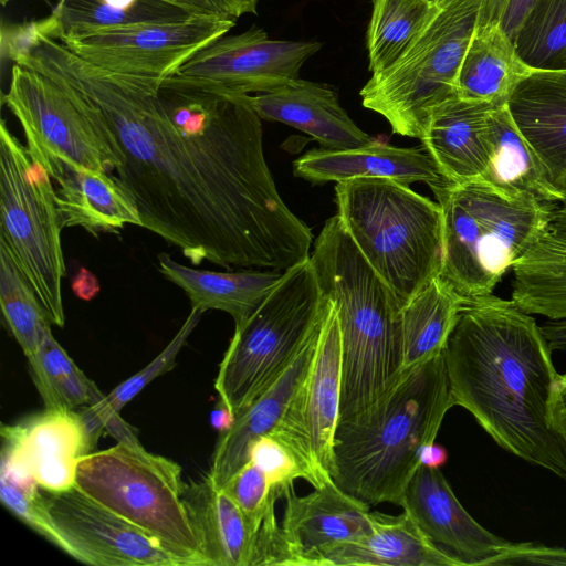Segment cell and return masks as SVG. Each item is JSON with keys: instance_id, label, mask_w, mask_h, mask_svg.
I'll list each match as a JSON object with an SVG mask.
<instances>
[{"instance_id": "obj_2", "label": "cell", "mask_w": 566, "mask_h": 566, "mask_svg": "<svg viewBox=\"0 0 566 566\" xmlns=\"http://www.w3.org/2000/svg\"><path fill=\"white\" fill-rule=\"evenodd\" d=\"M454 406L505 451L566 481V406L532 314L492 294L465 300L443 349Z\"/></svg>"}, {"instance_id": "obj_20", "label": "cell", "mask_w": 566, "mask_h": 566, "mask_svg": "<svg viewBox=\"0 0 566 566\" xmlns=\"http://www.w3.org/2000/svg\"><path fill=\"white\" fill-rule=\"evenodd\" d=\"M261 119L302 130L327 149H349L373 138L342 107L336 90L325 83L296 78L269 93L250 95Z\"/></svg>"}, {"instance_id": "obj_19", "label": "cell", "mask_w": 566, "mask_h": 566, "mask_svg": "<svg viewBox=\"0 0 566 566\" xmlns=\"http://www.w3.org/2000/svg\"><path fill=\"white\" fill-rule=\"evenodd\" d=\"M319 329L290 365L234 417L230 428L221 432L207 475L216 486L223 488L250 461L252 443L283 420L307 374Z\"/></svg>"}, {"instance_id": "obj_41", "label": "cell", "mask_w": 566, "mask_h": 566, "mask_svg": "<svg viewBox=\"0 0 566 566\" xmlns=\"http://www.w3.org/2000/svg\"><path fill=\"white\" fill-rule=\"evenodd\" d=\"M62 31L57 13L52 9L51 13L41 20L13 27L1 28V55L17 62L43 38H59Z\"/></svg>"}, {"instance_id": "obj_48", "label": "cell", "mask_w": 566, "mask_h": 566, "mask_svg": "<svg viewBox=\"0 0 566 566\" xmlns=\"http://www.w3.org/2000/svg\"><path fill=\"white\" fill-rule=\"evenodd\" d=\"M447 1L448 0H434L438 6H441ZM506 3L507 0H483L478 25L500 23Z\"/></svg>"}, {"instance_id": "obj_14", "label": "cell", "mask_w": 566, "mask_h": 566, "mask_svg": "<svg viewBox=\"0 0 566 566\" xmlns=\"http://www.w3.org/2000/svg\"><path fill=\"white\" fill-rule=\"evenodd\" d=\"M74 551V559L95 566H196L176 549L106 509L75 485L40 489Z\"/></svg>"}, {"instance_id": "obj_52", "label": "cell", "mask_w": 566, "mask_h": 566, "mask_svg": "<svg viewBox=\"0 0 566 566\" xmlns=\"http://www.w3.org/2000/svg\"><path fill=\"white\" fill-rule=\"evenodd\" d=\"M560 387H562V395L563 399L566 406V373L560 375Z\"/></svg>"}, {"instance_id": "obj_33", "label": "cell", "mask_w": 566, "mask_h": 566, "mask_svg": "<svg viewBox=\"0 0 566 566\" xmlns=\"http://www.w3.org/2000/svg\"><path fill=\"white\" fill-rule=\"evenodd\" d=\"M28 365L45 409L75 410L92 406L105 396L57 343L51 329Z\"/></svg>"}, {"instance_id": "obj_17", "label": "cell", "mask_w": 566, "mask_h": 566, "mask_svg": "<svg viewBox=\"0 0 566 566\" xmlns=\"http://www.w3.org/2000/svg\"><path fill=\"white\" fill-rule=\"evenodd\" d=\"M401 507L433 545L463 566L489 565L510 543L475 521L441 471L424 463L407 484Z\"/></svg>"}, {"instance_id": "obj_13", "label": "cell", "mask_w": 566, "mask_h": 566, "mask_svg": "<svg viewBox=\"0 0 566 566\" xmlns=\"http://www.w3.org/2000/svg\"><path fill=\"white\" fill-rule=\"evenodd\" d=\"M321 48L317 41L272 40L252 25L206 45L163 84L235 95L269 93L298 78Z\"/></svg>"}, {"instance_id": "obj_36", "label": "cell", "mask_w": 566, "mask_h": 566, "mask_svg": "<svg viewBox=\"0 0 566 566\" xmlns=\"http://www.w3.org/2000/svg\"><path fill=\"white\" fill-rule=\"evenodd\" d=\"M512 41L532 69H562L566 57V0H537Z\"/></svg>"}, {"instance_id": "obj_7", "label": "cell", "mask_w": 566, "mask_h": 566, "mask_svg": "<svg viewBox=\"0 0 566 566\" xmlns=\"http://www.w3.org/2000/svg\"><path fill=\"white\" fill-rule=\"evenodd\" d=\"M329 304L307 259L285 270L263 303L235 324L214 381L220 402L233 418L318 332Z\"/></svg>"}, {"instance_id": "obj_45", "label": "cell", "mask_w": 566, "mask_h": 566, "mask_svg": "<svg viewBox=\"0 0 566 566\" xmlns=\"http://www.w3.org/2000/svg\"><path fill=\"white\" fill-rule=\"evenodd\" d=\"M72 290L78 298L91 301L98 294L99 283L91 271L81 268L72 280Z\"/></svg>"}, {"instance_id": "obj_15", "label": "cell", "mask_w": 566, "mask_h": 566, "mask_svg": "<svg viewBox=\"0 0 566 566\" xmlns=\"http://www.w3.org/2000/svg\"><path fill=\"white\" fill-rule=\"evenodd\" d=\"M340 390L342 337L337 311L331 302L307 374L283 420L273 430L324 479H332Z\"/></svg>"}, {"instance_id": "obj_40", "label": "cell", "mask_w": 566, "mask_h": 566, "mask_svg": "<svg viewBox=\"0 0 566 566\" xmlns=\"http://www.w3.org/2000/svg\"><path fill=\"white\" fill-rule=\"evenodd\" d=\"M223 489L239 506L251 530L259 536L264 522L275 514L274 504L281 497L265 473L249 461L231 476Z\"/></svg>"}, {"instance_id": "obj_35", "label": "cell", "mask_w": 566, "mask_h": 566, "mask_svg": "<svg viewBox=\"0 0 566 566\" xmlns=\"http://www.w3.org/2000/svg\"><path fill=\"white\" fill-rule=\"evenodd\" d=\"M53 10L61 21V34L196 17L168 0H138L125 9L111 7L101 0H59Z\"/></svg>"}, {"instance_id": "obj_26", "label": "cell", "mask_w": 566, "mask_h": 566, "mask_svg": "<svg viewBox=\"0 0 566 566\" xmlns=\"http://www.w3.org/2000/svg\"><path fill=\"white\" fill-rule=\"evenodd\" d=\"M182 497L209 566H259V536L223 488L207 476Z\"/></svg>"}, {"instance_id": "obj_51", "label": "cell", "mask_w": 566, "mask_h": 566, "mask_svg": "<svg viewBox=\"0 0 566 566\" xmlns=\"http://www.w3.org/2000/svg\"><path fill=\"white\" fill-rule=\"evenodd\" d=\"M101 1H103L104 3H106L111 7L118 8V9L130 8L138 2V0H101Z\"/></svg>"}, {"instance_id": "obj_27", "label": "cell", "mask_w": 566, "mask_h": 566, "mask_svg": "<svg viewBox=\"0 0 566 566\" xmlns=\"http://www.w3.org/2000/svg\"><path fill=\"white\" fill-rule=\"evenodd\" d=\"M491 156L476 179L507 200L535 199L556 203L563 191L551 180L542 161L516 127L506 104L495 106L488 118Z\"/></svg>"}, {"instance_id": "obj_44", "label": "cell", "mask_w": 566, "mask_h": 566, "mask_svg": "<svg viewBox=\"0 0 566 566\" xmlns=\"http://www.w3.org/2000/svg\"><path fill=\"white\" fill-rule=\"evenodd\" d=\"M537 0H507L500 25L513 40L525 17Z\"/></svg>"}, {"instance_id": "obj_46", "label": "cell", "mask_w": 566, "mask_h": 566, "mask_svg": "<svg viewBox=\"0 0 566 566\" xmlns=\"http://www.w3.org/2000/svg\"><path fill=\"white\" fill-rule=\"evenodd\" d=\"M541 329L552 352L566 350V318L547 319Z\"/></svg>"}, {"instance_id": "obj_10", "label": "cell", "mask_w": 566, "mask_h": 566, "mask_svg": "<svg viewBox=\"0 0 566 566\" xmlns=\"http://www.w3.org/2000/svg\"><path fill=\"white\" fill-rule=\"evenodd\" d=\"M180 465L142 444L116 446L84 455L75 486L191 559L209 566L184 501Z\"/></svg>"}, {"instance_id": "obj_24", "label": "cell", "mask_w": 566, "mask_h": 566, "mask_svg": "<svg viewBox=\"0 0 566 566\" xmlns=\"http://www.w3.org/2000/svg\"><path fill=\"white\" fill-rule=\"evenodd\" d=\"M512 268L511 300L522 311L548 319L566 318V191Z\"/></svg>"}, {"instance_id": "obj_1", "label": "cell", "mask_w": 566, "mask_h": 566, "mask_svg": "<svg viewBox=\"0 0 566 566\" xmlns=\"http://www.w3.org/2000/svg\"><path fill=\"white\" fill-rule=\"evenodd\" d=\"M63 76L104 114L122 151L113 172L143 226L193 265L287 270L311 229L283 202L250 95L111 72L44 36L23 59Z\"/></svg>"}, {"instance_id": "obj_5", "label": "cell", "mask_w": 566, "mask_h": 566, "mask_svg": "<svg viewBox=\"0 0 566 566\" xmlns=\"http://www.w3.org/2000/svg\"><path fill=\"white\" fill-rule=\"evenodd\" d=\"M337 214L361 254L402 306L440 275L441 207L387 178L336 182Z\"/></svg>"}, {"instance_id": "obj_29", "label": "cell", "mask_w": 566, "mask_h": 566, "mask_svg": "<svg viewBox=\"0 0 566 566\" xmlns=\"http://www.w3.org/2000/svg\"><path fill=\"white\" fill-rule=\"evenodd\" d=\"M158 263L161 274L186 293L191 307L203 313L223 311L235 324L247 319L263 303L283 274L277 270H198L178 263L168 253L158 254Z\"/></svg>"}, {"instance_id": "obj_56", "label": "cell", "mask_w": 566, "mask_h": 566, "mask_svg": "<svg viewBox=\"0 0 566 566\" xmlns=\"http://www.w3.org/2000/svg\"><path fill=\"white\" fill-rule=\"evenodd\" d=\"M371 1H374V0H371Z\"/></svg>"}, {"instance_id": "obj_16", "label": "cell", "mask_w": 566, "mask_h": 566, "mask_svg": "<svg viewBox=\"0 0 566 566\" xmlns=\"http://www.w3.org/2000/svg\"><path fill=\"white\" fill-rule=\"evenodd\" d=\"M1 472L46 491L75 485L78 461L93 452L75 410L44 409L14 424L1 426Z\"/></svg>"}, {"instance_id": "obj_25", "label": "cell", "mask_w": 566, "mask_h": 566, "mask_svg": "<svg viewBox=\"0 0 566 566\" xmlns=\"http://www.w3.org/2000/svg\"><path fill=\"white\" fill-rule=\"evenodd\" d=\"M50 177L62 228L80 227L98 235L143 226L135 201L113 174L60 166Z\"/></svg>"}, {"instance_id": "obj_6", "label": "cell", "mask_w": 566, "mask_h": 566, "mask_svg": "<svg viewBox=\"0 0 566 566\" xmlns=\"http://www.w3.org/2000/svg\"><path fill=\"white\" fill-rule=\"evenodd\" d=\"M429 187L443 214L439 276L464 300L492 294L543 230L553 207L535 199L507 200L480 180L443 179Z\"/></svg>"}, {"instance_id": "obj_3", "label": "cell", "mask_w": 566, "mask_h": 566, "mask_svg": "<svg viewBox=\"0 0 566 566\" xmlns=\"http://www.w3.org/2000/svg\"><path fill=\"white\" fill-rule=\"evenodd\" d=\"M453 406L443 353L406 370L376 405L338 422L333 481L367 505L401 506L407 484Z\"/></svg>"}, {"instance_id": "obj_34", "label": "cell", "mask_w": 566, "mask_h": 566, "mask_svg": "<svg viewBox=\"0 0 566 566\" xmlns=\"http://www.w3.org/2000/svg\"><path fill=\"white\" fill-rule=\"evenodd\" d=\"M0 305L8 329L27 359L34 357L52 322L10 250L0 241Z\"/></svg>"}, {"instance_id": "obj_49", "label": "cell", "mask_w": 566, "mask_h": 566, "mask_svg": "<svg viewBox=\"0 0 566 566\" xmlns=\"http://www.w3.org/2000/svg\"><path fill=\"white\" fill-rule=\"evenodd\" d=\"M221 403V402H220ZM233 416L230 411L221 403L220 408H217L211 412V423L219 431L223 432L230 428L233 422Z\"/></svg>"}, {"instance_id": "obj_30", "label": "cell", "mask_w": 566, "mask_h": 566, "mask_svg": "<svg viewBox=\"0 0 566 566\" xmlns=\"http://www.w3.org/2000/svg\"><path fill=\"white\" fill-rule=\"evenodd\" d=\"M533 70L500 23L478 25L458 73L457 95L505 105L515 86Z\"/></svg>"}, {"instance_id": "obj_43", "label": "cell", "mask_w": 566, "mask_h": 566, "mask_svg": "<svg viewBox=\"0 0 566 566\" xmlns=\"http://www.w3.org/2000/svg\"><path fill=\"white\" fill-rule=\"evenodd\" d=\"M195 15H213L238 20L243 14H255L260 0H168Z\"/></svg>"}, {"instance_id": "obj_11", "label": "cell", "mask_w": 566, "mask_h": 566, "mask_svg": "<svg viewBox=\"0 0 566 566\" xmlns=\"http://www.w3.org/2000/svg\"><path fill=\"white\" fill-rule=\"evenodd\" d=\"M55 189L27 146L0 124V241L33 286L53 325L64 327L66 269Z\"/></svg>"}, {"instance_id": "obj_22", "label": "cell", "mask_w": 566, "mask_h": 566, "mask_svg": "<svg viewBox=\"0 0 566 566\" xmlns=\"http://www.w3.org/2000/svg\"><path fill=\"white\" fill-rule=\"evenodd\" d=\"M506 106L560 189L566 177V67L533 70L515 86Z\"/></svg>"}, {"instance_id": "obj_50", "label": "cell", "mask_w": 566, "mask_h": 566, "mask_svg": "<svg viewBox=\"0 0 566 566\" xmlns=\"http://www.w3.org/2000/svg\"><path fill=\"white\" fill-rule=\"evenodd\" d=\"M446 450L441 447H436L432 444L424 451L422 463L438 468L446 461Z\"/></svg>"}, {"instance_id": "obj_42", "label": "cell", "mask_w": 566, "mask_h": 566, "mask_svg": "<svg viewBox=\"0 0 566 566\" xmlns=\"http://www.w3.org/2000/svg\"><path fill=\"white\" fill-rule=\"evenodd\" d=\"M489 565H566V548L510 542Z\"/></svg>"}, {"instance_id": "obj_12", "label": "cell", "mask_w": 566, "mask_h": 566, "mask_svg": "<svg viewBox=\"0 0 566 566\" xmlns=\"http://www.w3.org/2000/svg\"><path fill=\"white\" fill-rule=\"evenodd\" d=\"M237 20L213 15L62 33L66 49L101 69L161 82L195 53L226 35Z\"/></svg>"}, {"instance_id": "obj_4", "label": "cell", "mask_w": 566, "mask_h": 566, "mask_svg": "<svg viewBox=\"0 0 566 566\" xmlns=\"http://www.w3.org/2000/svg\"><path fill=\"white\" fill-rule=\"evenodd\" d=\"M342 337L339 421L365 412L402 377V304L368 263L336 213L310 255ZM338 421V422H339Z\"/></svg>"}, {"instance_id": "obj_37", "label": "cell", "mask_w": 566, "mask_h": 566, "mask_svg": "<svg viewBox=\"0 0 566 566\" xmlns=\"http://www.w3.org/2000/svg\"><path fill=\"white\" fill-rule=\"evenodd\" d=\"M203 312L191 307L186 321L163 349V352L142 370L123 381L98 402L81 408L80 412L88 424L99 433L105 431L106 422L135 398L155 378L167 373L176 365V358L197 327Z\"/></svg>"}, {"instance_id": "obj_54", "label": "cell", "mask_w": 566, "mask_h": 566, "mask_svg": "<svg viewBox=\"0 0 566 566\" xmlns=\"http://www.w3.org/2000/svg\"><path fill=\"white\" fill-rule=\"evenodd\" d=\"M11 0H0L1 6L4 7L7 3H9Z\"/></svg>"}, {"instance_id": "obj_9", "label": "cell", "mask_w": 566, "mask_h": 566, "mask_svg": "<svg viewBox=\"0 0 566 566\" xmlns=\"http://www.w3.org/2000/svg\"><path fill=\"white\" fill-rule=\"evenodd\" d=\"M483 0H448L391 66L360 91L363 106L384 116L392 132L424 137L433 109L457 95L458 73L479 23Z\"/></svg>"}, {"instance_id": "obj_38", "label": "cell", "mask_w": 566, "mask_h": 566, "mask_svg": "<svg viewBox=\"0 0 566 566\" xmlns=\"http://www.w3.org/2000/svg\"><path fill=\"white\" fill-rule=\"evenodd\" d=\"M250 461L268 476L272 488L284 496L297 479L314 488L323 484L313 468L298 451L279 433L272 431L258 438L250 448Z\"/></svg>"}, {"instance_id": "obj_32", "label": "cell", "mask_w": 566, "mask_h": 566, "mask_svg": "<svg viewBox=\"0 0 566 566\" xmlns=\"http://www.w3.org/2000/svg\"><path fill=\"white\" fill-rule=\"evenodd\" d=\"M367 30L369 71L378 74L417 40L440 7L434 0H374Z\"/></svg>"}, {"instance_id": "obj_53", "label": "cell", "mask_w": 566, "mask_h": 566, "mask_svg": "<svg viewBox=\"0 0 566 566\" xmlns=\"http://www.w3.org/2000/svg\"><path fill=\"white\" fill-rule=\"evenodd\" d=\"M560 190L562 191H566V177H565V179L563 180V182L560 185Z\"/></svg>"}, {"instance_id": "obj_18", "label": "cell", "mask_w": 566, "mask_h": 566, "mask_svg": "<svg viewBox=\"0 0 566 566\" xmlns=\"http://www.w3.org/2000/svg\"><path fill=\"white\" fill-rule=\"evenodd\" d=\"M284 497L281 527L293 566H321L329 548L360 539L374 530L369 505L343 491L333 479L303 496L292 486Z\"/></svg>"}, {"instance_id": "obj_23", "label": "cell", "mask_w": 566, "mask_h": 566, "mask_svg": "<svg viewBox=\"0 0 566 566\" xmlns=\"http://www.w3.org/2000/svg\"><path fill=\"white\" fill-rule=\"evenodd\" d=\"M494 107L454 95L433 109L421 142L446 181L465 184L485 172L491 156L488 118Z\"/></svg>"}, {"instance_id": "obj_21", "label": "cell", "mask_w": 566, "mask_h": 566, "mask_svg": "<svg viewBox=\"0 0 566 566\" xmlns=\"http://www.w3.org/2000/svg\"><path fill=\"white\" fill-rule=\"evenodd\" d=\"M293 171L314 184L357 178H387L406 185L443 180L424 148L396 147L380 139L349 149H311L294 160Z\"/></svg>"}, {"instance_id": "obj_55", "label": "cell", "mask_w": 566, "mask_h": 566, "mask_svg": "<svg viewBox=\"0 0 566 566\" xmlns=\"http://www.w3.org/2000/svg\"><path fill=\"white\" fill-rule=\"evenodd\" d=\"M563 67H566V57H565V60H564Z\"/></svg>"}, {"instance_id": "obj_39", "label": "cell", "mask_w": 566, "mask_h": 566, "mask_svg": "<svg viewBox=\"0 0 566 566\" xmlns=\"http://www.w3.org/2000/svg\"><path fill=\"white\" fill-rule=\"evenodd\" d=\"M0 499L20 521L74 558V551L54 522L38 485L22 484L0 474Z\"/></svg>"}, {"instance_id": "obj_8", "label": "cell", "mask_w": 566, "mask_h": 566, "mask_svg": "<svg viewBox=\"0 0 566 566\" xmlns=\"http://www.w3.org/2000/svg\"><path fill=\"white\" fill-rule=\"evenodd\" d=\"M2 103L20 123L30 156L49 175L60 166L113 174L122 164L102 111L54 71L14 63Z\"/></svg>"}, {"instance_id": "obj_28", "label": "cell", "mask_w": 566, "mask_h": 566, "mask_svg": "<svg viewBox=\"0 0 566 566\" xmlns=\"http://www.w3.org/2000/svg\"><path fill=\"white\" fill-rule=\"evenodd\" d=\"M371 518L369 535L329 548L321 566H463L433 545L405 511L397 516L371 512Z\"/></svg>"}, {"instance_id": "obj_31", "label": "cell", "mask_w": 566, "mask_h": 566, "mask_svg": "<svg viewBox=\"0 0 566 566\" xmlns=\"http://www.w3.org/2000/svg\"><path fill=\"white\" fill-rule=\"evenodd\" d=\"M464 301L437 276L402 306L405 371L443 353Z\"/></svg>"}, {"instance_id": "obj_47", "label": "cell", "mask_w": 566, "mask_h": 566, "mask_svg": "<svg viewBox=\"0 0 566 566\" xmlns=\"http://www.w3.org/2000/svg\"><path fill=\"white\" fill-rule=\"evenodd\" d=\"M105 431L118 442L132 446L142 444L133 428L120 418L119 413L114 415L108 419L105 426Z\"/></svg>"}]
</instances>
